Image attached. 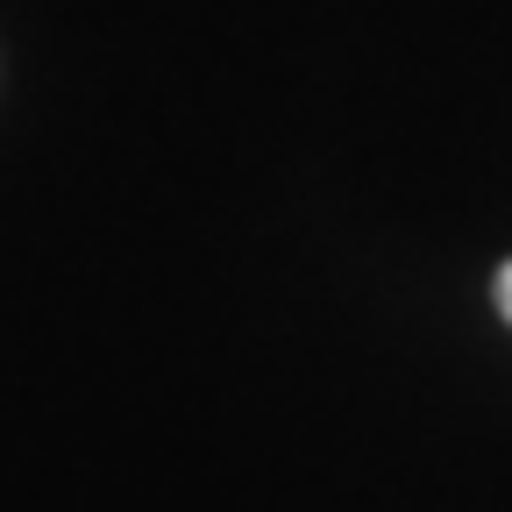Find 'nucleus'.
<instances>
[{
  "label": "nucleus",
  "instance_id": "obj_1",
  "mask_svg": "<svg viewBox=\"0 0 512 512\" xmlns=\"http://www.w3.org/2000/svg\"><path fill=\"white\" fill-rule=\"evenodd\" d=\"M498 299H505V320H512V271L498 278Z\"/></svg>",
  "mask_w": 512,
  "mask_h": 512
}]
</instances>
